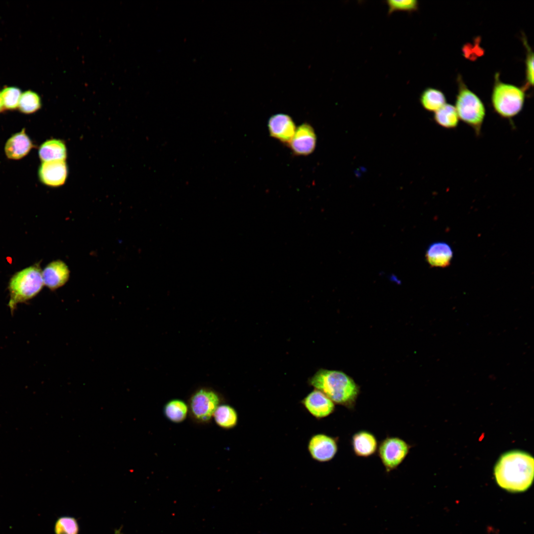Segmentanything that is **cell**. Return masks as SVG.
I'll use <instances>...</instances> for the list:
<instances>
[{
  "instance_id": "cell-18",
  "label": "cell",
  "mask_w": 534,
  "mask_h": 534,
  "mask_svg": "<svg viewBox=\"0 0 534 534\" xmlns=\"http://www.w3.org/2000/svg\"><path fill=\"white\" fill-rule=\"evenodd\" d=\"M434 120L439 126L451 130L457 127L459 119L455 107L445 103L434 112Z\"/></svg>"
},
{
  "instance_id": "cell-21",
  "label": "cell",
  "mask_w": 534,
  "mask_h": 534,
  "mask_svg": "<svg viewBox=\"0 0 534 534\" xmlns=\"http://www.w3.org/2000/svg\"><path fill=\"white\" fill-rule=\"evenodd\" d=\"M188 409V406L184 401L178 399H174L166 403L163 412L168 420L172 422L178 423L185 420Z\"/></svg>"
},
{
  "instance_id": "cell-1",
  "label": "cell",
  "mask_w": 534,
  "mask_h": 534,
  "mask_svg": "<svg viewBox=\"0 0 534 534\" xmlns=\"http://www.w3.org/2000/svg\"><path fill=\"white\" fill-rule=\"evenodd\" d=\"M497 484L511 491H523L532 485L534 476V458L527 452L515 450L503 454L494 468Z\"/></svg>"
},
{
  "instance_id": "cell-12",
  "label": "cell",
  "mask_w": 534,
  "mask_h": 534,
  "mask_svg": "<svg viewBox=\"0 0 534 534\" xmlns=\"http://www.w3.org/2000/svg\"><path fill=\"white\" fill-rule=\"evenodd\" d=\"M39 178L46 185L58 187L62 185L68 176V167L64 160L43 162L39 170Z\"/></svg>"
},
{
  "instance_id": "cell-10",
  "label": "cell",
  "mask_w": 534,
  "mask_h": 534,
  "mask_svg": "<svg viewBox=\"0 0 534 534\" xmlns=\"http://www.w3.org/2000/svg\"><path fill=\"white\" fill-rule=\"evenodd\" d=\"M306 410L317 419L326 418L335 410V404L321 391L314 389L301 401Z\"/></svg>"
},
{
  "instance_id": "cell-16",
  "label": "cell",
  "mask_w": 534,
  "mask_h": 534,
  "mask_svg": "<svg viewBox=\"0 0 534 534\" xmlns=\"http://www.w3.org/2000/svg\"><path fill=\"white\" fill-rule=\"evenodd\" d=\"M452 256L450 246L443 242L431 244L426 253L427 261L432 267H447L450 264Z\"/></svg>"
},
{
  "instance_id": "cell-7",
  "label": "cell",
  "mask_w": 534,
  "mask_h": 534,
  "mask_svg": "<svg viewBox=\"0 0 534 534\" xmlns=\"http://www.w3.org/2000/svg\"><path fill=\"white\" fill-rule=\"evenodd\" d=\"M220 402L217 393L208 389H200L191 397L189 409L195 420L207 422L211 419Z\"/></svg>"
},
{
  "instance_id": "cell-27",
  "label": "cell",
  "mask_w": 534,
  "mask_h": 534,
  "mask_svg": "<svg viewBox=\"0 0 534 534\" xmlns=\"http://www.w3.org/2000/svg\"><path fill=\"white\" fill-rule=\"evenodd\" d=\"M3 109H4V106H3V102H2V98H1V95H0V112H1L3 110Z\"/></svg>"
},
{
  "instance_id": "cell-2",
  "label": "cell",
  "mask_w": 534,
  "mask_h": 534,
  "mask_svg": "<svg viewBox=\"0 0 534 534\" xmlns=\"http://www.w3.org/2000/svg\"><path fill=\"white\" fill-rule=\"evenodd\" d=\"M308 384L324 394L335 404L350 410L355 409L360 387L344 372L320 368L309 378Z\"/></svg>"
},
{
  "instance_id": "cell-24",
  "label": "cell",
  "mask_w": 534,
  "mask_h": 534,
  "mask_svg": "<svg viewBox=\"0 0 534 534\" xmlns=\"http://www.w3.org/2000/svg\"><path fill=\"white\" fill-rule=\"evenodd\" d=\"M388 13L391 14L396 11L413 12L418 8V2L416 0H387Z\"/></svg>"
},
{
  "instance_id": "cell-17",
  "label": "cell",
  "mask_w": 534,
  "mask_h": 534,
  "mask_svg": "<svg viewBox=\"0 0 534 534\" xmlns=\"http://www.w3.org/2000/svg\"><path fill=\"white\" fill-rule=\"evenodd\" d=\"M39 155L44 162L64 160L67 157V148L61 140L52 139L44 142L40 146Z\"/></svg>"
},
{
  "instance_id": "cell-14",
  "label": "cell",
  "mask_w": 534,
  "mask_h": 534,
  "mask_svg": "<svg viewBox=\"0 0 534 534\" xmlns=\"http://www.w3.org/2000/svg\"><path fill=\"white\" fill-rule=\"evenodd\" d=\"M44 284L49 289L55 290L63 286L69 277L66 265L61 261H56L47 265L42 271Z\"/></svg>"
},
{
  "instance_id": "cell-26",
  "label": "cell",
  "mask_w": 534,
  "mask_h": 534,
  "mask_svg": "<svg viewBox=\"0 0 534 534\" xmlns=\"http://www.w3.org/2000/svg\"><path fill=\"white\" fill-rule=\"evenodd\" d=\"M525 44L527 45L528 51L526 61V79L528 84L533 86L534 84V54L527 45V43L525 42Z\"/></svg>"
},
{
  "instance_id": "cell-22",
  "label": "cell",
  "mask_w": 534,
  "mask_h": 534,
  "mask_svg": "<svg viewBox=\"0 0 534 534\" xmlns=\"http://www.w3.org/2000/svg\"><path fill=\"white\" fill-rule=\"evenodd\" d=\"M41 105V99L38 93L26 90L21 94L18 108L23 113L31 114L39 110Z\"/></svg>"
},
{
  "instance_id": "cell-8",
  "label": "cell",
  "mask_w": 534,
  "mask_h": 534,
  "mask_svg": "<svg viewBox=\"0 0 534 534\" xmlns=\"http://www.w3.org/2000/svg\"><path fill=\"white\" fill-rule=\"evenodd\" d=\"M338 438L324 433L312 435L308 444L309 453L313 460L327 462L332 460L338 451Z\"/></svg>"
},
{
  "instance_id": "cell-23",
  "label": "cell",
  "mask_w": 534,
  "mask_h": 534,
  "mask_svg": "<svg viewBox=\"0 0 534 534\" xmlns=\"http://www.w3.org/2000/svg\"><path fill=\"white\" fill-rule=\"evenodd\" d=\"M4 108L14 110L18 108L22 94L20 89L15 87H5L0 92Z\"/></svg>"
},
{
  "instance_id": "cell-13",
  "label": "cell",
  "mask_w": 534,
  "mask_h": 534,
  "mask_svg": "<svg viewBox=\"0 0 534 534\" xmlns=\"http://www.w3.org/2000/svg\"><path fill=\"white\" fill-rule=\"evenodd\" d=\"M351 444L355 455L362 458H368L374 455L379 445L375 435L365 430L355 432L352 437Z\"/></svg>"
},
{
  "instance_id": "cell-6",
  "label": "cell",
  "mask_w": 534,
  "mask_h": 534,
  "mask_svg": "<svg viewBox=\"0 0 534 534\" xmlns=\"http://www.w3.org/2000/svg\"><path fill=\"white\" fill-rule=\"evenodd\" d=\"M412 446L404 440L387 436L381 441L377 454L387 473L396 470L410 452Z\"/></svg>"
},
{
  "instance_id": "cell-11",
  "label": "cell",
  "mask_w": 534,
  "mask_h": 534,
  "mask_svg": "<svg viewBox=\"0 0 534 534\" xmlns=\"http://www.w3.org/2000/svg\"><path fill=\"white\" fill-rule=\"evenodd\" d=\"M267 126L270 135L287 145L290 142L296 129L292 118L283 113L271 116Z\"/></svg>"
},
{
  "instance_id": "cell-20",
  "label": "cell",
  "mask_w": 534,
  "mask_h": 534,
  "mask_svg": "<svg viewBox=\"0 0 534 534\" xmlns=\"http://www.w3.org/2000/svg\"><path fill=\"white\" fill-rule=\"evenodd\" d=\"M213 416L217 424L222 428L232 429L238 423V416L236 410L228 404L219 405Z\"/></svg>"
},
{
  "instance_id": "cell-4",
  "label": "cell",
  "mask_w": 534,
  "mask_h": 534,
  "mask_svg": "<svg viewBox=\"0 0 534 534\" xmlns=\"http://www.w3.org/2000/svg\"><path fill=\"white\" fill-rule=\"evenodd\" d=\"M491 101L492 107L500 117L510 119L522 110L525 94L522 89L514 85L501 82L495 78Z\"/></svg>"
},
{
  "instance_id": "cell-19",
  "label": "cell",
  "mask_w": 534,
  "mask_h": 534,
  "mask_svg": "<svg viewBox=\"0 0 534 534\" xmlns=\"http://www.w3.org/2000/svg\"><path fill=\"white\" fill-rule=\"evenodd\" d=\"M420 102L427 111L435 112L446 103L443 92L433 88H427L421 93Z\"/></svg>"
},
{
  "instance_id": "cell-15",
  "label": "cell",
  "mask_w": 534,
  "mask_h": 534,
  "mask_svg": "<svg viewBox=\"0 0 534 534\" xmlns=\"http://www.w3.org/2000/svg\"><path fill=\"white\" fill-rule=\"evenodd\" d=\"M33 146L32 141L23 129L7 140L4 151L9 159L18 160L27 155Z\"/></svg>"
},
{
  "instance_id": "cell-9",
  "label": "cell",
  "mask_w": 534,
  "mask_h": 534,
  "mask_svg": "<svg viewBox=\"0 0 534 534\" xmlns=\"http://www.w3.org/2000/svg\"><path fill=\"white\" fill-rule=\"evenodd\" d=\"M316 135L312 126L304 123L296 128L295 133L288 145L293 154L296 156H307L314 150Z\"/></svg>"
},
{
  "instance_id": "cell-25",
  "label": "cell",
  "mask_w": 534,
  "mask_h": 534,
  "mask_svg": "<svg viewBox=\"0 0 534 534\" xmlns=\"http://www.w3.org/2000/svg\"><path fill=\"white\" fill-rule=\"evenodd\" d=\"M78 525L73 518L61 517L56 522L55 534H78Z\"/></svg>"
},
{
  "instance_id": "cell-3",
  "label": "cell",
  "mask_w": 534,
  "mask_h": 534,
  "mask_svg": "<svg viewBox=\"0 0 534 534\" xmlns=\"http://www.w3.org/2000/svg\"><path fill=\"white\" fill-rule=\"evenodd\" d=\"M44 285L42 270L39 264L15 273L8 284L10 299L8 305L11 312H13L19 303L35 297Z\"/></svg>"
},
{
  "instance_id": "cell-5",
  "label": "cell",
  "mask_w": 534,
  "mask_h": 534,
  "mask_svg": "<svg viewBox=\"0 0 534 534\" xmlns=\"http://www.w3.org/2000/svg\"><path fill=\"white\" fill-rule=\"evenodd\" d=\"M459 83L454 107L459 119L471 128L476 135L479 136L486 116L485 105L475 93L462 83Z\"/></svg>"
}]
</instances>
